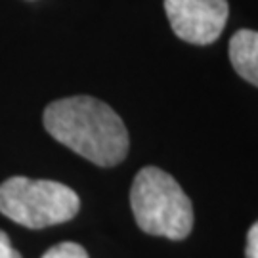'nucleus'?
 Listing matches in <instances>:
<instances>
[{
  "label": "nucleus",
  "mask_w": 258,
  "mask_h": 258,
  "mask_svg": "<svg viewBox=\"0 0 258 258\" xmlns=\"http://www.w3.org/2000/svg\"><path fill=\"white\" fill-rule=\"evenodd\" d=\"M48 134L98 166H115L128 153V132L107 103L90 96L55 100L44 109Z\"/></svg>",
  "instance_id": "f257e3e1"
},
{
  "label": "nucleus",
  "mask_w": 258,
  "mask_h": 258,
  "mask_svg": "<svg viewBox=\"0 0 258 258\" xmlns=\"http://www.w3.org/2000/svg\"><path fill=\"white\" fill-rule=\"evenodd\" d=\"M130 205L140 230L149 235L184 239L194 228V207L172 176L157 168H142L130 189Z\"/></svg>",
  "instance_id": "f03ea898"
},
{
  "label": "nucleus",
  "mask_w": 258,
  "mask_h": 258,
  "mask_svg": "<svg viewBox=\"0 0 258 258\" xmlns=\"http://www.w3.org/2000/svg\"><path fill=\"white\" fill-rule=\"evenodd\" d=\"M79 209V195L54 180L14 176L0 185V212L31 230L71 220Z\"/></svg>",
  "instance_id": "7ed1b4c3"
},
{
  "label": "nucleus",
  "mask_w": 258,
  "mask_h": 258,
  "mask_svg": "<svg viewBox=\"0 0 258 258\" xmlns=\"http://www.w3.org/2000/svg\"><path fill=\"white\" fill-rule=\"evenodd\" d=\"M166 18L176 37L189 44H211L226 27L228 0H165Z\"/></svg>",
  "instance_id": "20e7f679"
},
{
  "label": "nucleus",
  "mask_w": 258,
  "mask_h": 258,
  "mask_svg": "<svg viewBox=\"0 0 258 258\" xmlns=\"http://www.w3.org/2000/svg\"><path fill=\"white\" fill-rule=\"evenodd\" d=\"M230 61L239 77L258 86V33L241 29L230 40Z\"/></svg>",
  "instance_id": "39448f33"
},
{
  "label": "nucleus",
  "mask_w": 258,
  "mask_h": 258,
  "mask_svg": "<svg viewBox=\"0 0 258 258\" xmlns=\"http://www.w3.org/2000/svg\"><path fill=\"white\" fill-rule=\"evenodd\" d=\"M42 258H88V252L79 243L65 241V243H59L50 250H46Z\"/></svg>",
  "instance_id": "423d86ee"
},
{
  "label": "nucleus",
  "mask_w": 258,
  "mask_h": 258,
  "mask_svg": "<svg viewBox=\"0 0 258 258\" xmlns=\"http://www.w3.org/2000/svg\"><path fill=\"white\" fill-rule=\"evenodd\" d=\"M247 258H258V222H254V226L247 233V250H245Z\"/></svg>",
  "instance_id": "0eeeda50"
},
{
  "label": "nucleus",
  "mask_w": 258,
  "mask_h": 258,
  "mask_svg": "<svg viewBox=\"0 0 258 258\" xmlns=\"http://www.w3.org/2000/svg\"><path fill=\"white\" fill-rule=\"evenodd\" d=\"M0 258H21V254L12 247L10 237L2 230H0Z\"/></svg>",
  "instance_id": "6e6552de"
}]
</instances>
